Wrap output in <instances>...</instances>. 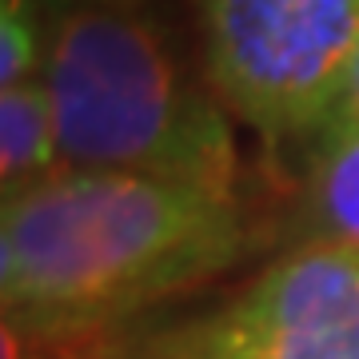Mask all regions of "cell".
<instances>
[{
	"label": "cell",
	"mask_w": 359,
	"mask_h": 359,
	"mask_svg": "<svg viewBox=\"0 0 359 359\" xmlns=\"http://www.w3.org/2000/svg\"><path fill=\"white\" fill-rule=\"evenodd\" d=\"M60 168H65V160H60L56 112H52V96L44 80L0 88V188H4V200L28 192L32 184L56 176Z\"/></svg>",
	"instance_id": "cell-6"
},
{
	"label": "cell",
	"mask_w": 359,
	"mask_h": 359,
	"mask_svg": "<svg viewBox=\"0 0 359 359\" xmlns=\"http://www.w3.org/2000/svg\"><path fill=\"white\" fill-rule=\"evenodd\" d=\"M44 359H180L172 355L156 335H116V339H100V344H88V347H72V351H56V355H44Z\"/></svg>",
	"instance_id": "cell-8"
},
{
	"label": "cell",
	"mask_w": 359,
	"mask_h": 359,
	"mask_svg": "<svg viewBox=\"0 0 359 359\" xmlns=\"http://www.w3.org/2000/svg\"><path fill=\"white\" fill-rule=\"evenodd\" d=\"M276 248H359V128L327 132L295 168L287 208L271 228Z\"/></svg>",
	"instance_id": "cell-5"
},
{
	"label": "cell",
	"mask_w": 359,
	"mask_h": 359,
	"mask_svg": "<svg viewBox=\"0 0 359 359\" xmlns=\"http://www.w3.org/2000/svg\"><path fill=\"white\" fill-rule=\"evenodd\" d=\"M256 244L244 196L60 168L0 208L4 359L116 339L132 320L231 271Z\"/></svg>",
	"instance_id": "cell-1"
},
{
	"label": "cell",
	"mask_w": 359,
	"mask_h": 359,
	"mask_svg": "<svg viewBox=\"0 0 359 359\" xmlns=\"http://www.w3.org/2000/svg\"><path fill=\"white\" fill-rule=\"evenodd\" d=\"M88 4H112V8H140L144 0H88Z\"/></svg>",
	"instance_id": "cell-10"
},
{
	"label": "cell",
	"mask_w": 359,
	"mask_h": 359,
	"mask_svg": "<svg viewBox=\"0 0 359 359\" xmlns=\"http://www.w3.org/2000/svg\"><path fill=\"white\" fill-rule=\"evenodd\" d=\"M200 72L276 168L308 156L359 52V0H192Z\"/></svg>",
	"instance_id": "cell-3"
},
{
	"label": "cell",
	"mask_w": 359,
	"mask_h": 359,
	"mask_svg": "<svg viewBox=\"0 0 359 359\" xmlns=\"http://www.w3.org/2000/svg\"><path fill=\"white\" fill-rule=\"evenodd\" d=\"M40 80L65 168H108L244 196L228 108L188 76L164 28L140 8L48 0Z\"/></svg>",
	"instance_id": "cell-2"
},
{
	"label": "cell",
	"mask_w": 359,
	"mask_h": 359,
	"mask_svg": "<svg viewBox=\"0 0 359 359\" xmlns=\"http://www.w3.org/2000/svg\"><path fill=\"white\" fill-rule=\"evenodd\" d=\"M355 128H359V52H355V65H351V72L344 80V88H339V100H335L327 124L320 128V136H327V132H355Z\"/></svg>",
	"instance_id": "cell-9"
},
{
	"label": "cell",
	"mask_w": 359,
	"mask_h": 359,
	"mask_svg": "<svg viewBox=\"0 0 359 359\" xmlns=\"http://www.w3.org/2000/svg\"><path fill=\"white\" fill-rule=\"evenodd\" d=\"M156 339L180 359H359V248H280L219 311Z\"/></svg>",
	"instance_id": "cell-4"
},
{
	"label": "cell",
	"mask_w": 359,
	"mask_h": 359,
	"mask_svg": "<svg viewBox=\"0 0 359 359\" xmlns=\"http://www.w3.org/2000/svg\"><path fill=\"white\" fill-rule=\"evenodd\" d=\"M48 28V0H0V88L40 80Z\"/></svg>",
	"instance_id": "cell-7"
}]
</instances>
